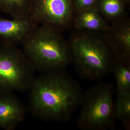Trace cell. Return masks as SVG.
Instances as JSON below:
<instances>
[{
  "instance_id": "cell-1",
  "label": "cell",
  "mask_w": 130,
  "mask_h": 130,
  "mask_svg": "<svg viewBox=\"0 0 130 130\" xmlns=\"http://www.w3.org/2000/svg\"><path fill=\"white\" fill-rule=\"evenodd\" d=\"M29 90L28 112L47 122L69 121L83 99L80 85L65 70L36 76Z\"/></svg>"
},
{
  "instance_id": "cell-2",
  "label": "cell",
  "mask_w": 130,
  "mask_h": 130,
  "mask_svg": "<svg viewBox=\"0 0 130 130\" xmlns=\"http://www.w3.org/2000/svg\"><path fill=\"white\" fill-rule=\"evenodd\" d=\"M78 31L68 43L77 74L83 79L98 81L111 73L116 60L103 35Z\"/></svg>"
},
{
  "instance_id": "cell-3",
  "label": "cell",
  "mask_w": 130,
  "mask_h": 130,
  "mask_svg": "<svg viewBox=\"0 0 130 130\" xmlns=\"http://www.w3.org/2000/svg\"><path fill=\"white\" fill-rule=\"evenodd\" d=\"M61 32L50 26L39 24L23 42V51L36 71H64L72 63L68 43Z\"/></svg>"
},
{
  "instance_id": "cell-4",
  "label": "cell",
  "mask_w": 130,
  "mask_h": 130,
  "mask_svg": "<svg viewBox=\"0 0 130 130\" xmlns=\"http://www.w3.org/2000/svg\"><path fill=\"white\" fill-rule=\"evenodd\" d=\"M111 82H100L83 93L80 112L76 120L77 127L82 130H107L116 124L113 94Z\"/></svg>"
},
{
  "instance_id": "cell-5",
  "label": "cell",
  "mask_w": 130,
  "mask_h": 130,
  "mask_svg": "<svg viewBox=\"0 0 130 130\" xmlns=\"http://www.w3.org/2000/svg\"><path fill=\"white\" fill-rule=\"evenodd\" d=\"M36 72L23 51L0 41V93L29 90Z\"/></svg>"
},
{
  "instance_id": "cell-6",
  "label": "cell",
  "mask_w": 130,
  "mask_h": 130,
  "mask_svg": "<svg viewBox=\"0 0 130 130\" xmlns=\"http://www.w3.org/2000/svg\"><path fill=\"white\" fill-rule=\"evenodd\" d=\"M73 14L72 0H33L29 17L62 32L72 25Z\"/></svg>"
},
{
  "instance_id": "cell-7",
  "label": "cell",
  "mask_w": 130,
  "mask_h": 130,
  "mask_svg": "<svg viewBox=\"0 0 130 130\" xmlns=\"http://www.w3.org/2000/svg\"><path fill=\"white\" fill-rule=\"evenodd\" d=\"M103 36L117 60L130 63V23L124 18L113 23Z\"/></svg>"
},
{
  "instance_id": "cell-8",
  "label": "cell",
  "mask_w": 130,
  "mask_h": 130,
  "mask_svg": "<svg viewBox=\"0 0 130 130\" xmlns=\"http://www.w3.org/2000/svg\"><path fill=\"white\" fill-rule=\"evenodd\" d=\"M28 112L12 93H0V128L14 130L24 120Z\"/></svg>"
},
{
  "instance_id": "cell-9",
  "label": "cell",
  "mask_w": 130,
  "mask_h": 130,
  "mask_svg": "<svg viewBox=\"0 0 130 130\" xmlns=\"http://www.w3.org/2000/svg\"><path fill=\"white\" fill-rule=\"evenodd\" d=\"M38 25L30 17L9 20L0 16L1 41L15 46L21 45Z\"/></svg>"
},
{
  "instance_id": "cell-10",
  "label": "cell",
  "mask_w": 130,
  "mask_h": 130,
  "mask_svg": "<svg viewBox=\"0 0 130 130\" xmlns=\"http://www.w3.org/2000/svg\"><path fill=\"white\" fill-rule=\"evenodd\" d=\"M72 25L78 31L104 32L110 27L95 7L75 12Z\"/></svg>"
},
{
  "instance_id": "cell-11",
  "label": "cell",
  "mask_w": 130,
  "mask_h": 130,
  "mask_svg": "<svg viewBox=\"0 0 130 130\" xmlns=\"http://www.w3.org/2000/svg\"><path fill=\"white\" fill-rule=\"evenodd\" d=\"M129 2L130 0H97L95 7L102 16L113 23L124 18Z\"/></svg>"
},
{
  "instance_id": "cell-12",
  "label": "cell",
  "mask_w": 130,
  "mask_h": 130,
  "mask_svg": "<svg viewBox=\"0 0 130 130\" xmlns=\"http://www.w3.org/2000/svg\"><path fill=\"white\" fill-rule=\"evenodd\" d=\"M33 0H0V10L13 18L29 17Z\"/></svg>"
},
{
  "instance_id": "cell-13",
  "label": "cell",
  "mask_w": 130,
  "mask_h": 130,
  "mask_svg": "<svg viewBox=\"0 0 130 130\" xmlns=\"http://www.w3.org/2000/svg\"><path fill=\"white\" fill-rule=\"evenodd\" d=\"M111 72L115 77L116 94L130 92V63L116 60L112 66Z\"/></svg>"
},
{
  "instance_id": "cell-14",
  "label": "cell",
  "mask_w": 130,
  "mask_h": 130,
  "mask_svg": "<svg viewBox=\"0 0 130 130\" xmlns=\"http://www.w3.org/2000/svg\"><path fill=\"white\" fill-rule=\"evenodd\" d=\"M115 112L116 118L121 121L126 130L130 129V92L116 94Z\"/></svg>"
},
{
  "instance_id": "cell-15",
  "label": "cell",
  "mask_w": 130,
  "mask_h": 130,
  "mask_svg": "<svg viewBox=\"0 0 130 130\" xmlns=\"http://www.w3.org/2000/svg\"><path fill=\"white\" fill-rule=\"evenodd\" d=\"M97 0H72L74 13L83 9L95 7Z\"/></svg>"
}]
</instances>
